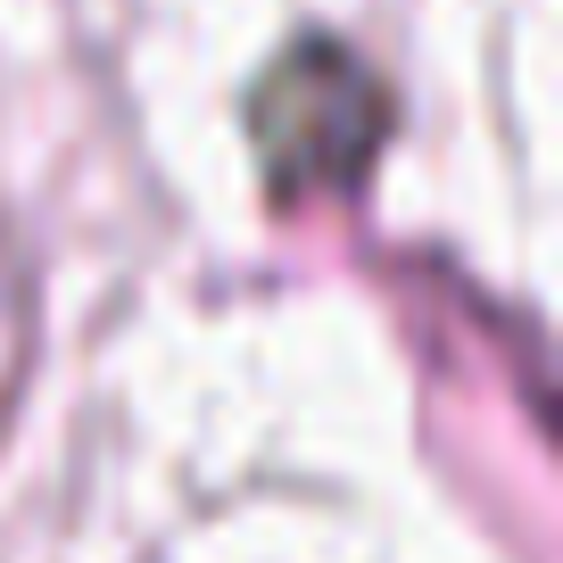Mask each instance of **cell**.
Wrapping results in <instances>:
<instances>
[{
  "instance_id": "cell-1",
  "label": "cell",
  "mask_w": 563,
  "mask_h": 563,
  "mask_svg": "<svg viewBox=\"0 0 563 563\" xmlns=\"http://www.w3.org/2000/svg\"><path fill=\"white\" fill-rule=\"evenodd\" d=\"M249 133L282 191H340L389 141V84L340 42H299L257 75Z\"/></svg>"
}]
</instances>
